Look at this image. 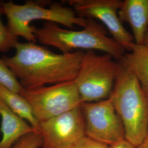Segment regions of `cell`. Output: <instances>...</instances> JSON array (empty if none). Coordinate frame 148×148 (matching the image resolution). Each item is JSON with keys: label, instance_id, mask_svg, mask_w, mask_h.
<instances>
[{"label": "cell", "instance_id": "1", "mask_svg": "<svg viewBox=\"0 0 148 148\" xmlns=\"http://www.w3.org/2000/svg\"><path fill=\"white\" fill-rule=\"evenodd\" d=\"M14 49L13 56L3 59L26 90L75 80L85 53L57 54L35 43L19 41Z\"/></svg>", "mask_w": 148, "mask_h": 148}, {"label": "cell", "instance_id": "13", "mask_svg": "<svg viewBox=\"0 0 148 148\" xmlns=\"http://www.w3.org/2000/svg\"><path fill=\"white\" fill-rule=\"evenodd\" d=\"M0 99L11 111L39 131V122L34 115L32 106L21 95L0 85Z\"/></svg>", "mask_w": 148, "mask_h": 148}, {"label": "cell", "instance_id": "4", "mask_svg": "<svg viewBox=\"0 0 148 148\" xmlns=\"http://www.w3.org/2000/svg\"><path fill=\"white\" fill-rule=\"evenodd\" d=\"M44 4V2L32 0L27 1L21 5L12 1L0 3L10 32L16 37L24 38L28 42L37 41L30 25L34 21L52 22L70 29L75 26L84 28L88 24V19L78 16L71 7L53 2L47 8Z\"/></svg>", "mask_w": 148, "mask_h": 148}, {"label": "cell", "instance_id": "14", "mask_svg": "<svg viewBox=\"0 0 148 148\" xmlns=\"http://www.w3.org/2000/svg\"><path fill=\"white\" fill-rule=\"evenodd\" d=\"M0 85L8 90L21 94L24 88L7 65L3 59L0 58Z\"/></svg>", "mask_w": 148, "mask_h": 148}, {"label": "cell", "instance_id": "17", "mask_svg": "<svg viewBox=\"0 0 148 148\" xmlns=\"http://www.w3.org/2000/svg\"><path fill=\"white\" fill-rule=\"evenodd\" d=\"M72 148H109V145L99 142L85 136Z\"/></svg>", "mask_w": 148, "mask_h": 148}, {"label": "cell", "instance_id": "3", "mask_svg": "<svg viewBox=\"0 0 148 148\" xmlns=\"http://www.w3.org/2000/svg\"><path fill=\"white\" fill-rule=\"evenodd\" d=\"M109 97L121 119L126 140L137 148L148 135V95L121 64Z\"/></svg>", "mask_w": 148, "mask_h": 148}, {"label": "cell", "instance_id": "21", "mask_svg": "<svg viewBox=\"0 0 148 148\" xmlns=\"http://www.w3.org/2000/svg\"></svg>", "mask_w": 148, "mask_h": 148}, {"label": "cell", "instance_id": "6", "mask_svg": "<svg viewBox=\"0 0 148 148\" xmlns=\"http://www.w3.org/2000/svg\"><path fill=\"white\" fill-rule=\"evenodd\" d=\"M30 106L38 122L57 116L82 103L75 80L47 85L21 93Z\"/></svg>", "mask_w": 148, "mask_h": 148}, {"label": "cell", "instance_id": "19", "mask_svg": "<svg viewBox=\"0 0 148 148\" xmlns=\"http://www.w3.org/2000/svg\"><path fill=\"white\" fill-rule=\"evenodd\" d=\"M137 148H148V135Z\"/></svg>", "mask_w": 148, "mask_h": 148}, {"label": "cell", "instance_id": "15", "mask_svg": "<svg viewBox=\"0 0 148 148\" xmlns=\"http://www.w3.org/2000/svg\"><path fill=\"white\" fill-rule=\"evenodd\" d=\"M3 14L0 5V52H7L13 48H15L19 42L18 37L12 34L10 29L2 21L1 15Z\"/></svg>", "mask_w": 148, "mask_h": 148}, {"label": "cell", "instance_id": "20", "mask_svg": "<svg viewBox=\"0 0 148 148\" xmlns=\"http://www.w3.org/2000/svg\"><path fill=\"white\" fill-rule=\"evenodd\" d=\"M143 45H145L146 46L148 47V31L147 32L145 36L144 37V42H143Z\"/></svg>", "mask_w": 148, "mask_h": 148}, {"label": "cell", "instance_id": "9", "mask_svg": "<svg viewBox=\"0 0 148 148\" xmlns=\"http://www.w3.org/2000/svg\"><path fill=\"white\" fill-rule=\"evenodd\" d=\"M66 2L79 16L101 21L112 38L126 51H128L130 45L135 42L132 35L123 27L118 15L121 0H68Z\"/></svg>", "mask_w": 148, "mask_h": 148}, {"label": "cell", "instance_id": "11", "mask_svg": "<svg viewBox=\"0 0 148 148\" xmlns=\"http://www.w3.org/2000/svg\"><path fill=\"white\" fill-rule=\"evenodd\" d=\"M0 116V130L2 133L0 148H12L21 138L38 131L25 120L11 111L1 99Z\"/></svg>", "mask_w": 148, "mask_h": 148}, {"label": "cell", "instance_id": "12", "mask_svg": "<svg viewBox=\"0 0 148 148\" xmlns=\"http://www.w3.org/2000/svg\"><path fill=\"white\" fill-rule=\"evenodd\" d=\"M119 62L136 77L148 95V47L132 43Z\"/></svg>", "mask_w": 148, "mask_h": 148}, {"label": "cell", "instance_id": "18", "mask_svg": "<svg viewBox=\"0 0 148 148\" xmlns=\"http://www.w3.org/2000/svg\"><path fill=\"white\" fill-rule=\"evenodd\" d=\"M109 148H137L131 143L124 139L121 141L114 143L109 146Z\"/></svg>", "mask_w": 148, "mask_h": 148}, {"label": "cell", "instance_id": "16", "mask_svg": "<svg viewBox=\"0 0 148 148\" xmlns=\"http://www.w3.org/2000/svg\"><path fill=\"white\" fill-rule=\"evenodd\" d=\"M42 145V135L40 131H36L21 138L12 148H41Z\"/></svg>", "mask_w": 148, "mask_h": 148}, {"label": "cell", "instance_id": "5", "mask_svg": "<svg viewBox=\"0 0 148 148\" xmlns=\"http://www.w3.org/2000/svg\"><path fill=\"white\" fill-rule=\"evenodd\" d=\"M114 59L107 53L85 51L75 79L82 103L109 98L121 68Z\"/></svg>", "mask_w": 148, "mask_h": 148}, {"label": "cell", "instance_id": "7", "mask_svg": "<svg viewBox=\"0 0 148 148\" xmlns=\"http://www.w3.org/2000/svg\"><path fill=\"white\" fill-rule=\"evenodd\" d=\"M86 136L111 145L126 139L123 124L110 98L102 101L82 103Z\"/></svg>", "mask_w": 148, "mask_h": 148}, {"label": "cell", "instance_id": "2", "mask_svg": "<svg viewBox=\"0 0 148 148\" xmlns=\"http://www.w3.org/2000/svg\"><path fill=\"white\" fill-rule=\"evenodd\" d=\"M106 29L90 19H88L87 25L79 30L63 28L48 21L45 22L42 27L32 25L37 41L44 45L56 48L62 53L99 51L120 60L126 51L113 38L107 35Z\"/></svg>", "mask_w": 148, "mask_h": 148}, {"label": "cell", "instance_id": "8", "mask_svg": "<svg viewBox=\"0 0 148 148\" xmlns=\"http://www.w3.org/2000/svg\"><path fill=\"white\" fill-rule=\"evenodd\" d=\"M42 135L41 148H72L86 136L81 106L39 123Z\"/></svg>", "mask_w": 148, "mask_h": 148}, {"label": "cell", "instance_id": "10", "mask_svg": "<svg viewBox=\"0 0 148 148\" xmlns=\"http://www.w3.org/2000/svg\"><path fill=\"white\" fill-rule=\"evenodd\" d=\"M118 15L131 27L135 43L143 45L148 31V0L122 1Z\"/></svg>", "mask_w": 148, "mask_h": 148}]
</instances>
